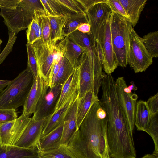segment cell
<instances>
[{
    "mask_svg": "<svg viewBox=\"0 0 158 158\" xmlns=\"http://www.w3.org/2000/svg\"><path fill=\"white\" fill-rule=\"evenodd\" d=\"M140 158H158L153 154H147Z\"/></svg>",
    "mask_w": 158,
    "mask_h": 158,
    "instance_id": "obj_45",
    "label": "cell"
},
{
    "mask_svg": "<svg viewBox=\"0 0 158 158\" xmlns=\"http://www.w3.org/2000/svg\"><path fill=\"white\" fill-rule=\"evenodd\" d=\"M85 12L94 5L106 0H77Z\"/></svg>",
    "mask_w": 158,
    "mask_h": 158,
    "instance_id": "obj_41",
    "label": "cell"
},
{
    "mask_svg": "<svg viewBox=\"0 0 158 158\" xmlns=\"http://www.w3.org/2000/svg\"><path fill=\"white\" fill-rule=\"evenodd\" d=\"M110 18L99 29L95 40L100 51L103 68L107 74H111L118 66L111 42Z\"/></svg>",
    "mask_w": 158,
    "mask_h": 158,
    "instance_id": "obj_7",
    "label": "cell"
},
{
    "mask_svg": "<svg viewBox=\"0 0 158 158\" xmlns=\"http://www.w3.org/2000/svg\"><path fill=\"white\" fill-rule=\"evenodd\" d=\"M7 43L2 52L0 53V64L3 63L8 55L12 50L14 45L17 39L16 35L8 32Z\"/></svg>",
    "mask_w": 158,
    "mask_h": 158,
    "instance_id": "obj_36",
    "label": "cell"
},
{
    "mask_svg": "<svg viewBox=\"0 0 158 158\" xmlns=\"http://www.w3.org/2000/svg\"><path fill=\"white\" fill-rule=\"evenodd\" d=\"M99 101L91 91L86 92L81 98H78L77 110V123L78 129L92 105Z\"/></svg>",
    "mask_w": 158,
    "mask_h": 158,
    "instance_id": "obj_21",
    "label": "cell"
},
{
    "mask_svg": "<svg viewBox=\"0 0 158 158\" xmlns=\"http://www.w3.org/2000/svg\"><path fill=\"white\" fill-rule=\"evenodd\" d=\"M21 0H0V9H13L16 8Z\"/></svg>",
    "mask_w": 158,
    "mask_h": 158,
    "instance_id": "obj_40",
    "label": "cell"
},
{
    "mask_svg": "<svg viewBox=\"0 0 158 158\" xmlns=\"http://www.w3.org/2000/svg\"><path fill=\"white\" fill-rule=\"evenodd\" d=\"M48 118L39 120L31 118L14 146L27 148H37Z\"/></svg>",
    "mask_w": 158,
    "mask_h": 158,
    "instance_id": "obj_10",
    "label": "cell"
},
{
    "mask_svg": "<svg viewBox=\"0 0 158 158\" xmlns=\"http://www.w3.org/2000/svg\"><path fill=\"white\" fill-rule=\"evenodd\" d=\"M86 50L76 44L66 36L64 57L75 69L79 66V60L81 54Z\"/></svg>",
    "mask_w": 158,
    "mask_h": 158,
    "instance_id": "obj_24",
    "label": "cell"
},
{
    "mask_svg": "<svg viewBox=\"0 0 158 158\" xmlns=\"http://www.w3.org/2000/svg\"><path fill=\"white\" fill-rule=\"evenodd\" d=\"M111 38L118 65L126 67L130 30L132 27L128 19L112 12L110 18Z\"/></svg>",
    "mask_w": 158,
    "mask_h": 158,
    "instance_id": "obj_5",
    "label": "cell"
},
{
    "mask_svg": "<svg viewBox=\"0 0 158 158\" xmlns=\"http://www.w3.org/2000/svg\"><path fill=\"white\" fill-rule=\"evenodd\" d=\"M35 10H44L40 0H21L15 9L1 10L0 15L9 31L16 35L28 28L33 19Z\"/></svg>",
    "mask_w": 158,
    "mask_h": 158,
    "instance_id": "obj_4",
    "label": "cell"
},
{
    "mask_svg": "<svg viewBox=\"0 0 158 158\" xmlns=\"http://www.w3.org/2000/svg\"><path fill=\"white\" fill-rule=\"evenodd\" d=\"M76 30L84 33L89 34L91 33V26L89 23H85L80 24L76 28Z\"/></svg>",
    "mask_w": 158,
    "mask_h": 158,
    "instance_id": "obj_42",
    "label": "cell"
},
{
    "mask_svg": "<svg viewBox=\"0 0 158 158\" xmlns=\"http://www.w3.org/2000/svg\"><path fill=\"white\" fill-rule=\"evenodd\" d=\"M34 78L27 69L24 70L0 93V109L16 110L23 106L32 86Z\"/></svg>",
    "mask_w": 158,
    "mask_h": 158,
    "instance_id": "obj_3",
    "label": "cell"
},
{
    "mask_svg": "<svg viewBox=\"0 0 158 158\" xmlns=\"http://www.w3.org/2000/svg\"><path fill=\"white\" fill-rule=\"evenodd\" d=\"M47 14L50 26L51 43L52 45H55L58 41H62L65 37L64 34V29L67 19L68 14Z\"/></svg>",
    "mask_w": 158,
    "mask_h": 158,
    "instance_id": "obj_18",
    "label": "cell"
},
{
    "mask_svg": "<svg viewBox=\"0 0 158 158\" xmlns=\"http://www.w3.org/2000/svg\"><path fill=\"white\" fill-rule=\"evenodd\" d=\"M85 23H89L86 14H68V18L64 29L65 37L75 31L79 25Z\"/></svg>",
    "mask_w": 158,
    "mask_h": 158,
    "instance_id": "obj_26",
    "label": "cell"
},
{
    "mask_svg": "<svg viewBox=\"0 0 158 158\" xmlns=\"http://www.w3.org/2000/svg\"><path fill=\"white\" fill-rule=\"evenodd\" d=\"M134 27L137 24L147 0H119Z\"/></svg>",
    "mask_w": 158,
    "mask_h": 158,
    "instance_id": "obj_20",
    "label": "cell"
},
{
    "mask_svg": "<svg viewBox=\"0 0 158 158\" xmlns=\"http://www.w3.org/2000/svg\"><path fill=\"white\" fill-rule=\"evenodd\" d=\"M78 90L74 92L64 105L55 113L48 118L43 128L41 138L45 136L64 122L70 106L77 97Z\"/></svg>",
    "mask_w": 158,
    "mask_h": 158,
    "instance_id": "obj_14",
    "label": "cell"
},
{
    "mask_svg": "<svg viewBox=\"0 0 158 158\" xmlns=\"http://www.w3.org/2000/svg\"><path fill=\"white\" fill-rule=\"evenodd\" d=\"M27 54V62L26 69L32 73L34 79L39 76L36 60L34 50L31 44H26Z\"/></svg>",
    "mask_w": 158,
    "mask_h": 158,
    "instance_id": "obj_34",
    "label": "cell"
},
{
    "mask_svg": "<svg viewBox=\"0 0 158 158\" xmlns=\"http://www.w3.org/2000/svg\"><path fill=\"white\" fill-rule=\"evenodd\" d=\"M48 88V84L40 76L34 79L32 86L23 106V115L29 117L35 112L38 102Z\"/></svg>",
    "mask_w": 158,
    "mask_h": 158,
    "instance_id": "obj_12",
    "label": "cell"
},
{
    "mask_svg": "<svg viewBox=\"0 0 158 158\" xmlns=\"http://www.w3.org/2000/svg\"><path fill=\"white\" fill-rule=\"evenodd\" d=\"M126 85L123 77H118L115 81L116 92L119 105L128 129L133 134L138 97L135 94L127 93L125 92L124 89Z\"/></svg>",
    "mask_w": 158,
    "mask_h": 158,
    "instance_id": "obj_8",
    "label": "cell"
},
{
    "mask_svg": "<svg viewBox=\"0 0 158 158\" xmlns=\"http://www.w3.org/2000/svg\"><path fill=\"white\" fill-rule=\"evenodd\" d=\"M142 40L147 50L152 57H158V31L149 32L144 35Z\"/></svg>",
    "mask_w": 158,
    "mask_h": 158,
    "instance_id": "obj_28",
    "label": "cell"
},
{
    "mask_svg": "<svg viewBox=\"0 0 158 158\" xmlns=\"http://www.w3.org/2000/svg\"></svg>",
    "mask_w": 158,
    "mask_h": 158,
    "instance_id": "obj_47",
    "label": "cell"
},
{
    "mask_svg": "<svg viewBox=\"0 0 158 158\" xmlns=\"http://www.w3.org/2000/svg\"><path fill=\"white\" fill-rule=\"evenodd\" d=\"M77 101L78 95L64 118L60 145H67L72 135L78 129L77 123Z\"/></svg>",
    "mask_w": 158,
    "mask_h": 158,
    "instance_id": "obj_15",
    "label": "cell"
},
{
    "mask_svg": "<svg viewBox=\"0 0 158 158\" xmlns=\"http://www.w3.org/2000/svg\"><path fill=\"white\" fill-rule=\"evenodd\" d=\"M153 58L147 50L140 37L131 27L130 30L127 62L136 73L145 71L153 63Z\"/></svg>",
    "mask_w": 158,
    "mask_h": 158,
    "instance_id": "obj_6",
    "label": "cell"
},
{
    "mask_svg": "<svg viewBox=\"0 0 158 158\" xmlns=\"http://www.w3.org/2000/svg\"><path fill=\"white\" fill-rule=\"evenodd\" d=\"M35 54L39 76L48 84V78L53 61V48L39 40L31 45Z\"/></svg>",
    "mask_w": 158,
    "mask_h": 158,
    "instance_id": "obj_9",
    "label": "cell"
},
{
    "mask_svg": "<svg viewBox=\"0 0 158 158\" xmlns=\"http://www.w3.org/2000/svg\"><path fill=\"white\" fill-rule=\"evenodd\" d=\"M151 116L146 101L140 100L136 102L134 125L137 130L146 131L150 124Z\"/></svg>",
    "mask_w": 158,
    "mask_h": 158,
    "instance_id": "obj_22",
    "label": "cell"
},
{
    "mask_svg": "<svg viewBox=\"0 0 158 158\" xmlns=\"http://www.w3.org/2000/svg\"><path fill=\"white\" fill-rule=\"evenodd\" d=\"M38 11L40 18L42 29V40L45 44L52 46L53 45L51 41V28L49 19L44 10Z\"/></svg>",
    "mask_w": 158,
    "mask_h": 158,
    "instance_id": "obj_32",
    "label": "cell"
},
{
    "mask_svg": "<svg viewBox=\"0 0 158 158\" xmlns=\"http://www.w3.org/2000/svg\"><path fill=\"white\" fill-rule=\"evenodd\" d=\"M75 69L68 60L64 57L62 59L55 85H60L62 86L73 73Z\"/></svg>",
    "mask_w": 158,
    "mask_h": 158,
    "instance_id": "obj_29",
    "label": "cell"
},
{
    "mask_svg": "<svg viewBox=\"0 0 158 158\" xmlns=\"http://www.w3.org/2000/svg\"><path fill=\"white\" fill-rule=\"evenodd\" d=\"M79 74L78 67L62 86L60 96L52 115L64 105L74 92L78 90Z\"/></svg>",
    "mask_w": 158,
    "mask_h": 158,
    "instance_id": "obj_16",
    "label": "cell"
},
{
    "mask_svg": "<svg viewBox=\"0 0 158 158\" xmlns=\"http://www.w3.org/2000/svg\"><path fill=\"white\" fill-rule=\"evenodd\" d=\"M15 121L0 123V144L9 145Z\"/></svg>",
    "mask_w": 158,
    "mask_h": 158,
    "instance_id": "obj_33",
    "label": "cell"
},
{
    "mask_svg": "<svg viewBox=\"0 0 158 158\" xmlns=\"http://www.w3.org/2000/svg\"><path fill=\"white\" fill-rule=\"evenodd\" d=\"M106 1L94 5L86 12L95 40L99 29L111 16L112 10Z\"/></svg>",
    "mask_w": 158,
    "mask_h": 158,
    "instance_id": "obj_13",
    "label": "cell"
},
{
    "mask_svg": "<svg viewBox=\"0 0 158 158\" xmlns=\"http://www.w3.org/2000/svg\"><path fill=\"white\" fill-rule=\"evenodd\" d=\"M37 148H24L0 144V158H38Z\"/></svg>",
    "mask_w": 158,
    "mask_h": 158,
    "instance_id": "obj_17",
    "label": "cell"
},
{
    "mask_svg": "<svg viewBox=\"0 0 158 158\" xmlns=\"http://www.w3.org/2000/svg\"><path fill=\"white\" fill-rule=\"evenodd\" d=\"M63 122L45 136L41 138L37 146L39 152L46 151L58 148L60 145Z\"/></svg>",
    "mask_w": 158,
    "mask_h": 158,
    "instance_id": "obj_19",
    "label": "cell"
},
{
    "mask_svg": "<svg viewBox=\"0 0 158 158\" xmlns=\"http://www.w3.org/2000/svg\"><path fill=\"white\" fill-rule=\"evenodd\" d=\"M62 86L60 85H55L48 88L38 102L32 118L41 120L52 114L60 94Z\"/></svg>",
    "mask_w": 158,
    "mask_h": 158,
    "instance_id": "obj_11",
    "label": "cell"
},
{
    "mask_svg": "<svg viewBox=\"0 0 158 158\" xmlns=\"http://www.w3.org/2000/svg\"><path fill=\"white\" fill-rule=\"evenodd\" d=\"M151 114L158 112V93L150 98L146 102Z\"/></svg>",
    "mask_w": 158,
    "mask_h": 158,
    "instance_id": "obj_39",
    "label": "cell"
},
{
    "mask_svg": "<svg viewBox=\"0 0 158 158\" xmlns=\"http://www.w3.org/2000/svg\"><path fill=\"white\" fill-rule=\"evenodd\" d=\"M45 12L48 14L57 15L63 14L56 0H40Z\"/></svg>",
    "mask_w": 158,
    "mask_h": 158,
    "instance_id": "obj_35",
    "label": "cell"
},
{
    "mask_svg": "<svg viewBox=\"0 0 158 158\" xmlns=\"http://www.w3.org/2000/svg\"><path fill=\"white\" fill-rule=\"evenodd\" d=\"M39 152V158H77L65 145H60L57 148Z\"/></svg>",
    "mask_w": 158,
    "mask_h": 158,
    "instance_id": "obj_27",
    "label": "cell"
},
{
    "mask_svg": "<svg viewBox=\"0 0 158 158\" xmlns=\"http://www.w3.org/2000/svg\"><path fill=\"white\" fill-rule=\"evenodd\" d=\"M106 2L110 6L112 12L128 19V17L119 0H106Z\"/></svg>",
    "mask_w": 158,
    "mask_h": 158,
    "instance_id": "obj_38",
    "label": "cell"
},
{
    "mask_svg": "<svg viewBox=\"0 0 158 158\" xmlns=\"http://www.w3.org/2000/svg\"><path fill=\"white\" fill-rule=\"evenodd\" d=\"M63 14H86L77 0H56Z\"/></svg>",
    "mask_w": 158,
    "mask_h": 158,
    "instance_id": "obj_30",
    "label": "cell"
},
{
    "mask_svg": "<svg viewBox=\"0 0 158 158\" xmlns=\"http://www.w3.org/2000/svg\"><path fill=\"white\" fill-rule=\"evenodd\" d=\"M68 38L79 46L86 50L97 52L99 48L92 33H83L76 30L71 33Z\"/></svg>",
    "mask_w": 158,
    "mask_h": 158,
    "instance_id": "obj_23",
    "label": "cell"
},
{
    "mask_svg": "<svg viewBox=\"0 0 158 158\" xmlns=\"http://www.w3.org/2000/svg\"><path fill=\"white\" fill-rule=\"evenodd\" d=\"M152 138L155 145L153 154L158 157V112L151 114L149 126L145 131Z\"/></svg>",
    "mask_w": 158,
    "mask_h": 158,
    "instance_id": "obj_31",
    "label": "cell"
},
{
    "mask_svg": "<svg viewBox=\"0 0 158 158\" xmlns=\"http://www.w3.org/2000/svg\"><path fill=\"white\" fill-rule=\"evenodd\" d=\"M107 117L99 101L92 106L67 146L77 158H110L107 139Z\"/></svg>",
    "mask_w": 158,
    "mask_h": 158,
    "instance_id": "obj_1",
    "label": "cell"
},
{
    "mask_svg": "<svg viewBox=\"0 0 158 158\" xmlns=\"http://www.w3.org/2000/svg\"><path fill=\"white\" fill-rule=\"evenodd\" d=\"M11 80H0V93L2 92L10 83Z\"/></svg>",
    "mask_w": 158,
    "mask_h": 158,
    "instance_id": "obj_43",
    "label": "cell"
},
{
    "mask_svg": "<svg viewBox=\"0 0 158 158\" xmlns=\"http://www.w3.org/2000/svg\"><path fill=\"white\" fill-rule=\"evenodd\" d=\"M131 85L128 87H127L128 89L131 91L132 92V90L136 91L137 89V87L135 86L134 82L132 81L130 82Z\"/></svg>",
    "mask_w": 158,
    "mask_h": 158,
    "instance_id": "obj_44",
    "label": "cell"
},
{
    "mask_svg": "<svg viewBox=\"0 0 158 158\" xmlns=\"http://www.w3.org/2000/svg\"><path fill=\"white\" fill-rule=\"evenodd\" d=\"M2 42V41L1 40L0 38V47L1 44Z\"/></svg>",
    "mask_w": 158,
    "mask_h": 158,
    "instance_id": "obj_46",
    "label": "cell"
},
{
    "mask_svg": "<svg viewBox=\"0 0 158 158\" xmlns=\"http://www.w3.org/2000/svg\"><path fill=\"white\" fill-rule=\"evenodd\" d=\"M79 62L78 98L89 91L98 96L106 74L102 71L103 65L100 51H84L79 58Z\"/></svg>",
    "mask_w": 158,
    "mask_h": 158,
    "instance_id": "obj_2",
    "label": "cell"
},
{
    "mask_svg": "<svg viewBox=\"0 0 158 158\" xmlns=\"http://www.w3.org/2000/svg\"><path fill=\"white\" fill-rule=\"evenodd\" d=\"M16 110L13 109H0V123L11 121L17 118Z\"/></svg>",
    "mask_w": 158,
    "mask_h": 158,
    "instance_id": "obj_37",
    "label": "cell"
},
{
    "mask_svg": "<svg viewBox=\"0 0 158 158\" xmlns=\"http://www.w3.org/2000/svg\"><path fill=\"white\" fill-rule=\"evenodd\" d=\"M27 44H32L42 39V31L40 15L38 10H35L34 16L26 31Z\"/></svg>",
    "mask_w": 158,
    "mask_h": 158,
    "instance_id": "obj_25",
    "label": "cell"
}]
</instances>
